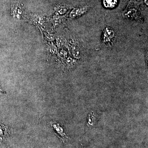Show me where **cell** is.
Segmentation results:
<instances>
[{
    "label": "cell",
    "instance_id": "6da1fadb",
    "mask_svg": "<svg viewBox=\"0 0 148 148\" xmlns=\"http://www.w3.org/2000/svg\"><path fill=\"white\" fill-rule=\"evenodd\" d=\"M10 12L12 16L15 21H20L24 15L23 5L18 1L14 3L11 7Z\"/></svg>",
    "mask_w": 148,
    "mask_h": 148
},
{
    "label": "cell",
    "instance_id": "7a4b0ae2",
    "mask_svg": "<svg viewBox=\"0 0 148 148\" xmlns=\"http://www.w3.org/2000/svg\"><path fill=\"white\" fill-rule=\"evenodd\" d=\"M50 125L52 129L56 134V135L63 142H65V141L67 140L68 139V136L64 132V128L60 124L56 122H52L51 123Z\"/></svg>",
    "mask_w": 148,
    "mask_h": 148
},
{
    "label": "cell",
    "instance_id": "3957f363",
    "mask_svg": "<svg viewBox=\"0 0 148 148\" xmlns=\"http://www.w3.org/2000/svg\"><path fill=\"white\" fill-rule=\"evenodd\" d=\"M88 9V7L87 6L74 8L70 12L69 16L71 18H75L81 16L87 11Z\"/></svg>",
    "mask_w": 148,
    "mask_h": 148
},
{
    "label": "cell",
    "instance_id": "277c9868",
    "mask_svg": "<svg viewBox=\"0 0 148 148\" xmlns=\"http://www.w3.org/2000/svg\"><path fill=\"white\" fill-rule=\"evenodd\" d=\"M117 0H103V3L106 8H112L117 4Z\"/></svg>",
    "mask_w": 148,
    "mask_h": 148
},
{
    "label": "cell",
    "instance_id": "5b68a950",
    "mask_svg": "<svg viewBox=\"0 0 148 148\" xmlns=\"http://www.w3.org/2000/svg\"><path fill=\"white\" fill-rule=\"evenodd\" d=\"M56 14L57 15L64 14L67 12L68 9L64 5H58L55 8Z\"/></svg>",
    "mask_w": 148,
    "mask_h": 148
},
{
    "label": "cell",
    "instance_id": "8992f818",
    "mask_svg": "<svg viewBox=\"0 0 148 148\" xmlns=\"http://www.w3.org/2000/svg\"><path fill=\"white\" fill-rule=\"evenodd\" d=\"M74 56L75 58H79L81 57L80 51L78 47H75L73 49Z\"/></svg>",
    "mask_w": 148,
    "mask_h": 148
},
{
    "label": "cell",
    "instance_id": "52a82bcc",
    "mask_svg": "<svg viewBox=\"0 0 148 148\" xmlns=\"http://www.w3.org/2000/svg\"><path fill=\"white\" fill-rule=\"evenodd\" d=\"M0 92H1V93H3V94H5L6 93L5 91L4 90L1 86H0Z\"/></svg>",
    "mask_w": 148,
    "mask_h": 148
},
{
    "label": "cell",
    "instance_id": "ba28073f",
    "mask_svg": "<svg viewBox=\"0 0 148 148\" xmlns=\"http://www.w3.org/2000/svg\"><path fill=\"white\" fill-rule=\"evenodd\" d=\"M145 1L146 4L148 5V0H145Z\"/></svg>",
    "mask_w": 148,
    "mask_h": 148
}]
</instances>
